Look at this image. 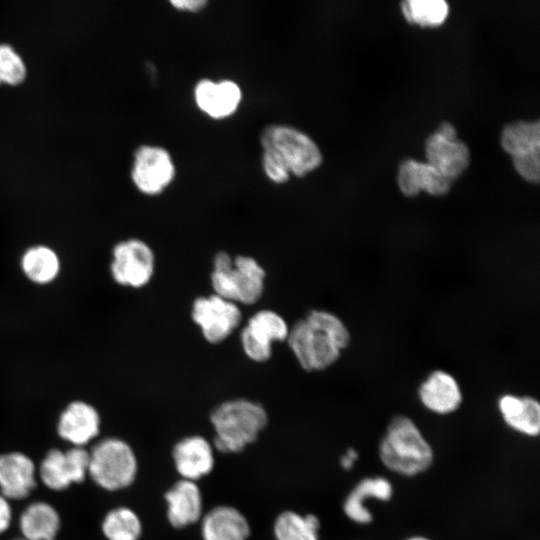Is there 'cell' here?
<instances>
[{"mask_svg":"<svg viewBox=\"0 0 540 540\" xmlns=\"http://www.w3.org/2000/svg\"><path fill=\"white\" fill-rule=\"evenodd\" d=\"M27 74L22 57L7 44H0V84L16 86L21 84Z\"/></svg>","mask_w":540,"mask_h":540,"instance_id":"f1b7e54d","label":"cell"},{"mask_svg":"<svg viewBox=\"0 0 540 540\" xmlns=\"http://www.w3.org/2000/svg\"><path fill=\"white\" fill-rule=\"evenodd\" d=\"M357 458H358L357 451L353 448H348L345 454L341 457V460H340L341 466L345 470H350L353 467L354 461L357 460Z\"/></svg>","mask_w":540,"mask_h":540,"instance_id":"836d02e7","label":"cell"},{"mask_svg":"<svg viewBox=\"0 0 540 540\" xmlns=\"http://www.w3.org/2000/svg\"><path fill=\"white\" fill-rule=\"evenodd\" d=\"M101 530L107 540H138L142 533V524L135 511L120 506L106 513Z\"/></svg>","mask_w":540,"mask_h":540,"instance_id":"4316f807","label":"cell"},{"mask_svg":"<svg viewBox=\"0 0 540 540\" xmlns=\"http://www.w3.org/2000/svg\"><path fill=\"white\" fill-rule=\"evenodd\" d=\"M406 540H430V539H428L426 537H423V536H413V537H410V538H408Z\"/></svg>","mask_w":540,"mask_h":540,"instance_id":"e575fe53","label":"cell"},{"mask_svg":"<svg viewBox=\"0 0 540 540\" xmlns=\"http://www.w3.org/2000/svg\"><path fill=\"white\" fill-rule=\"evenodd\" d=\"M88 469L89 451L84 447L51 448L42 458L37 476L48 489L63 491L82 483L88 476Z\"/></svg>","mask_w":540,"mask_h":540,"instance_id":"ba28073f","label":"cell"},{"mask_svg":"<svg viewBox=\"0 0 540 540\" xmlns=\"http://www.w3.org/2000/svg\"><path fill=\"white\" fill-rule=\"evenodd\" d=\"M170 4L177 10L198 12L208 4L206 0H171Z\"/></svg>","mask_w":540,"mask_h":540,"instance_id":"d6a6232c","label":"cell"},{"mask_svg":"<svg viewBox=\"0 0 540 540\" xmlns=\"http://www.w3.org/2000/svg\"><path fill=\"white\" fill-rule=\"evenodd\" d=\"M101 428V416L94 405L73 400L60 412L56 424L58 436L75 447H84L95 439Z\"/></svg>","mask_w":540,"mask_h":540,"instance_id":"4fadbf2b","label":"cell"},{"mask_svg":"<svg viewBox=\"0 0 540 540\" xmlns=\"http://www.w3.org/2000/svg\"><path fill=\"white\" fill-rule=\"evenodd\" d=\"M19 267L32 284L48 286L58 279L62 263L54 248L46 244H34L22 252Z\"/></svg>","mask_w":540,"mask_h":540,"instance_id":"44dd1931","label":"cell"},{"mask_svg":"<svg viewBox=\"0 0 540 540\" xmlns=\"http://www.w3.org/2000/svg\"><path fill=\"white\" fill-rule=\"evenodd\" d=\"M289 330L280 314L269 309L259 310L248 319L241 331L243 352L254 362H266L272 355V344L287 340Z\"/></svg>","mask_w":540,"mask_h":540,"instance_id":"30bf717a","label":"cell"},{"mask_svg":"<svg viewBox=\"0 0 540 540\" xmlns=\"http://www.w3.org/2000/svg\"><path fill=\"white\" fill-rule=\"evenodd\" d=\"M392 494L393 487L387 478L382 476L364 478L347 495L343 503L344 513L355 523L368 524L373 516L365 507V501L368 498L388 501Z\"/></svg>","mask_w":540,"mask_h":540,"instance_id":"603a6c76","label":"cell"},{"mask_svg":"<svg viewBox=\"0 0 540 540\" xmlns=\"http://www.w3.org/2000/svg\"><path fill=\"white\" fill-rule=\"evenodd\" d=\"M174 176L172 157L163 147L142 145L135 151L131 178L143 194H160L170 185Z\"/></svg>","mask_w":540,"mask_h":540,"instance_id":"8fae6325","label":"cell"},{"mask_svg":"<svg viewBox=\"0 0 540 540\" xmlns=\"http://www.w3.org/2000/svg\"><path fill=\"white\" fill-rule=\"evenodd\" d=\"M191 318L207 342L218 344L240 325L242 313L238 304L211 294L194 300Z\"/></svg>","mask_w":540,"mask_h":540,"instance_id":"9c48e42d","label":"cell"},{"mask_svg":"<svg viewBox=\"0 0 540 540\" xmlns=\"http://www.w3.org/2000/svg\"><path fill=\"white\" fill-rule=\"evenodd\" d=\"M12 508L10 502L0 494V535L6 532L11 524Z\"/></svg>","mask_w":540,"mask_h":540,"instance_id":"1f68e13d","label":"cell"},{"mask_svg":"<svg viewBox=\"0 0 540 540\" xmlns=\"http://www.w3.org/2000/svg\"><path fill=\"white\" fill-rule=\"evenodd\" d=\"M137 470V458L132 447L120 438L101 439L89 451L88 476L106 491L129 487Z\"/></svg>","mask_w":540,"mask_h":540,"instance_id":"5b68a950","label":"cell"},{"mask_svg":"<svg viewBox=\"0 0 540 540\" xmlns=\"http://www.w3.org/2000/svg\"><path fill=\"white\" fill-rule=\"evenodd\" d=\"M350 339L347 326L337 315L319 309L298 320L287 337L294 357L308 372L331 367L348 347Z\"/></svg>","mask_w":540,"mask_h":540,"instance_id":"6da1fadb","label":"cell"},{"mask_svg":"<svg viewBox=\"0 0 540 540\" xmlns=\"http://www.w3.org/2000/svg\"><path fill=\"white\" fill-rule=\"evenodd\" d=\"M262 166L266 176L274 183L283 184L290 177V172L286 166L269 149H263Z\"/></svg>","mask_w":540,"mask_h":540,"instance_id":"4dcf8cb0","label":"cell"},{"mask_svg":"<svg viewBox=\"0 0 540 540\" xmlns=\"http://www.w3.org/2000/svg\"><path fill=\"white\" fill-rule=\"evenodd\" d=\"M214 446L223 453H238L258 438L268 424V414L258 402L233 399L219 404L211 413Z\"/></svg>","mask_w":540,"mask_h":540,"instance_id":"3957f363","label":"cell"},{"mask_svg":"<svg viewBox=\"0 0 540 540\" xmlns=\"http://www.w3.org/2000/svg\"><path fill=\"white\" fill-rule=\"evenodd\" d=\"M401 10L412 24L438 26L445 21L449 7L443 0H407L401 3Z\"/></svg>","mask_w":540,"mask_h":540,"instance_id":"83f0119b","label":"cell"},{"mask_svg":"<svg viewBox=\"0 0 540 540\" xmlns=\"http://www.w3.org/2000/svg\"><path fill=\"white\" fill-rule=\"evenodd\" d=\"M504 422L514 431L536 437L540 431V405L530 396L504 394L498 400Z\"/></svg>","mask_w":540,"mask_h":540,"instance_id":"7402d4cb","label":"cell"},{"mask_svg":"<svg viewBox=\"0 0 540 540\" xmlns=\"http://www.w3.org/2000/svg\"><path fill=\"white\" fill-rule=\"evenodd\" d=\"M37 483V467L25 453L0 454V494L10 500L27 498Z\"/></svg>","mask_w":540,"mask_h":540,"instance_id":"5bb4252c","label":"cell"},{"mask_svg":"<svg viewBox=\"0 0 540 540\" xmlns=\"http://www.w3.org/2000/svg\"><path fill=\"white\" fill-rule=\"evenodd\" d=\"M266 272L251 256L231 257L220 251L213 259L211 285L214 294L236 304L252 305L263 295Z\"/></svg>","mask_w":540,"mask_h":540,"instance_id":"277c9868","label":"cell"},{"mask_svg":"<svg viewBox=\"0 0 540 540\" xmlns=\"http://www.w3.org/2000/svg\"><path fill=\"white\" fill-rule=\"evenodd\" d=\"M167 519L175 528L194 524L202 516L203 500L195 481L181 479L166 493Z\"/></svg>","mask_w":540,"mask_h":540,"instance_id":"d6986e66","label":"cell"},{"mask_svg":"<svg viewBox=\"0 0 540 540\" xmlns=\"http://www.w3.org/2000/svg\"><path fill=\"white\" fill-rule=\"evenodd\" d=\"M155 263L148 243L139 238L123 239L111 250L110 276L121 287L140 289L151 281Z\"/></svg>","mask_w":540,"mask_h":540,"instance_id":"52a82bcc","label":"cell"},{"mask_svg":"<svg viewBox=\"0 0 540 540\" xmlns=\"http://www.w3.org/2000/svg\"><path fill=\"white\" fill-rule=\"evenodd\" d=\"M515 170L530 182L538 183L540 176V150L512 157Z\"/></svg>","mask_w":540,"mask_h":540,"instance_id":"f546056e","label":"cell"},{"mask_svg":"<svg viewBox=\"0 0 540 540\" xmlns=\"http://www.w3.org/2000/svg\"><path fill=\"white\" fill-rule=\"evenodd\" d=\"M194 98L198 108L214 119L232 115L238 108L242 93L237 83L231 80L214 82L201 79L195 86Z\"/></svg>","mask_w":540,"mask_h":540,"instance_id":"e0dca14e","label":"cell"},{"mask_svg":"<svg viewBox=\"0 0 540 540\" xmlns=\"http://www.w3.org/2000/svg\"><path fill=\"white\" fill-rule=\"evenodd\" d=\"M427 163L452 181L468 167L470 152L467 145L457 139L454 126L448 122L439 125L425 143Z\"/></svg>","mask_w":540,"mask_h":540,"instance_id":"7c38bea8","label":"cell"},{"mask_svg":"<svg viewBox=\"0 0 540 540\" xmlns=\"http://www.w3.org/2000/svg\"><path fill=\"white\" fill-rule=\"evenodd\" d=\"M320 521L314 514L280 513L273 526L276 540H319Z\"/></svg>","mask_w":540,"mask_h":540,"instance_id":"d4e9b609","label":"cell"},{"mask_svg":"<svg viewBox=\"0 0 540 540\" xmlns=\"http://www.w3.org/2000/svg\"><path fill=\"white\" fill-rule=\"evenodd\" d=\"M397 181L401 192L408 197L422 190L433 196H443L449 192L453 182L427 162L413 159L404 160L400 164Z\"/></svg>","mask_w":540,"mask_h":540,"instance_id":"ac0fdd59","label":"cell"},{"mask_svg":"<svg viewBox=\"0 0 540 540\" xmlns=\"http://www.w3.org/2000/svg\"><path fill=\"white\" fill-rule=\"evenodd\" d=\"M175 468L182 479L195 481L208 475L214 467V453L210 442L192 435L179 440L173 447Z\"/></svg>","mask_w":540,"mask_h":540,"instance_id":"9a60e30c","label":"cell"},{"mask_svg":"<svg viewBox=\"0 0 540 540\" xmlns=\"http://www.w3.org/2000/svg\"><path fill=\"white\" fill-rule=\"evenodd\" d=\"M14 540H25V539H23L22 537H19V538H15Z\"/></svg>","mask_w":540,"mask_h":540,"instance_id":"d590c367","label":"cell"},{"mask_svg":"<svg viewBox=\"0 0 540 540\" xmlns=\"http://www.w3.org/2000/svg\"><path fill=\"white\" fill-rule=\"evenodd\" d=\"M379 457L389 470L411 477L430 468L434 453L415 422L398 415L387 426L379 445Z\"/></svg>","mask_w":540,"mask_h":540,"instance_id":"7a4b0ae2","label":"cell"},{"mask_svg":"<svg viewBox=\"0 0 540 540\" xmlns=\"http://www.w3.org/2000/svg\"><path fill=\"white\" fill-rule=\"evenodd\" d=\"M502 148L512 157L540 150L539 121H515L507 124L501 133Z\"/></svg>","mask_w":540,"mask_h":540,"instance_id":"484cf974","label":"cell"},{"mask_svg":"<svg viewBox=\"0 0 540 540\" xmlns=\"http://www.w3.org/2000/svg\"><path fill=\"white\" fill-rule=\"evenodd\" d=\"M262 149L271 150L290 174L303 177L322 162L318 145L304 132L288 125L271 124L260 133Z\"/></svg>","mask_w":540,"mask_h":540,"instance_id":"8992f818","label":"cell"},{"mask_svg":"<svg viewBox=\"0 0 540 540\" xmlns=\"http://www.w3.org/2000/svg\"><path fill=\"white\" fill-rule=\"evenodd\" d=\"M418 395L426 409L439 415L453 413L463 399L458 381L444 370L431 372L420 384Z\"/></svg>","mask_w":540,"mask_h":540,"instance_id":"2e32d148","label":"cell"},{"mask_svg":"<svg viewBox=\"0 0 540 540\" xmlns=\"http://www.w3.org/2000/svg\"><path fill=\"white\" fill-rule=\"evenodd\" d=\"M61 518L56 508L45 501L30 503L19 517V529L25 540H56Z\"/></svg>","mask_w":540,"mask_h":540,"instance_id":"cb8c5ba5","label":"cell"},{"mask_svg":"<svg viewBox=\"0 0 540 540\" xmlns=\"http://www.w3.org/2000/svg\"><path fill=\"white\" fill-rule=\"evenodd\" d=\"M201 534L203 540H247L250 526L238 509L219 505L204 515Z\"/></svg>","mask_w":540,"mask_h":540,"instance_id":"ffe728a7","label":"cell"}]
</instances>
